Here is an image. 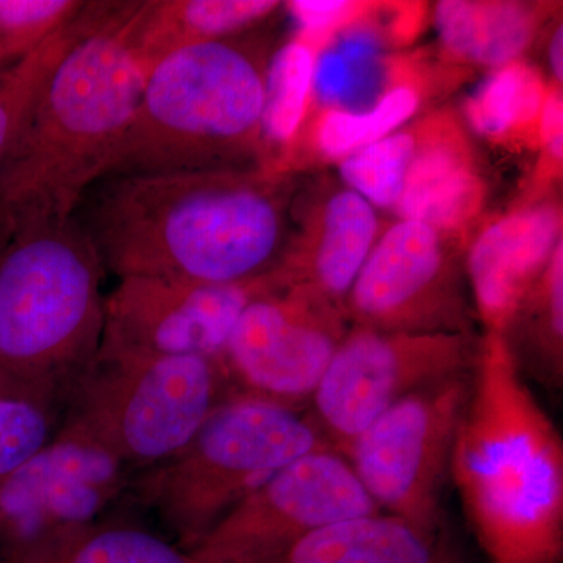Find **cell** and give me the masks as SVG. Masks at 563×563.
Returning a JSON list of instances; mask_svg holds the SVG:
<instances>
[{"instance_id":"1","label":"cell","mask_w":563,"mask_h":563,"mask_svg":"<svg viewBox=\"0 0 563 563\" xmlns=\"http://www.w3.org/2000/svg\"><path fill=\"white\" fill-rule=\"evenodd\" d=\"M296 191L269 165L106 177L74 218L118 279L244 284L279 268Z\"/></svg>"},{"instance_id":"2","label":"cell","mask_w":563,"mask_h":563,"mask_svg":"<svg viewBox=\"0 0 563 563\" xmlns=\"http://www.w3.org/2000/svg\"><path fill=\"white\" fill-rule=\"evenodd\" d=\"M451 479L488 563L562 562V437L499 333L479 339Z\"/></svg>"},{"instance_id":"3","label":"cell","mask_w":563,"mask_h":563,"mask_svg":"<svg viewBox=\"0 0 563 563\" xmlns=\"http://www.w3.org/2000/svg\"><path fill=\"white\" fill-rule=\"evenodd\" d=\"M139 2L114 3L41 88L0 165V214L10 239L29 225L70 220L106 176L147 77L131 43Z\"/></svg>"},{"instance_id":"4","label":"cell","mask_w":563,"mask_h":563,"mask_svg":"<svg viewBox=\"0 0 563 563\" xmlns=\"http://www.w3.org/2000/svg\"><path fill=\"white\" fill-rule=\"evenodd\" d=\"M273 57L268 41L246 33L187 47L157 63L102 179L266 165L262 152Z\"/></svg>"},{"instance_id":"5","label":"cell","mask_w":563,"mask_h":563,"mask_svg":"<svg viewBox=\"0 0 563 563\" xmlns=\"http://www.w3.org/2000/svg\"><path fill=\"white\" fill-rule=\"evenodd\" d=\"M103 274L74 217L11 235L0 250V379L65 402L101 346Z\"/></svg>"},{"instance_id":"6","label":"cell","mask_w":563,"mask_h":563,"mask_svg":"<svg viewBox=\"0 0 563 563\" xmlns=\"http://www.w3.org/2000/svg\"><path fill=\"white\" fill-rule=\"evenodd\" d=\"M322 448L332 446L307 410L233 395L176 454L133 474L124 496L192 551L269 477Z\"/></svg>"},{"instance_id":"7","label":"cell","mask_w":563,"mask_h":563,"mask_svg":"<svg viewBox=\"0 0 563 563\" xmlns=\"http://www.w3.org/2000/svg\"><path fill=\"white\" fill-rule=\"evenodd\" d=\"M233 395L218 358L162 354L103 335L66 391L58 431L99 444L136 474L181 450Z\"/></svg>"},{"instance_id":"8","label":"cell","mask_w":563,"mask_h":563,"mask_svg":"<svg viewBox=\"0 0 563 563\" xmlns=\"http://www.w3.org/2000/svg\"><path fill=\"white\" fill-rule=\"evenodd\" d=\"M472 372L406 396L347 448L344 457L379 512L443 531V490Z\"/></svg>"},{"instance_id":"9","label":"cell","mask_w":563,"mask_h":563,"mask_svg":"<svg viewBox=\"0 0 563 563\" xmlns=\"http://www.w3.org/2000/svg\"><path fill=\"white\" fill-rule=\"evenodd\" d=\"M479 339L351 325L318 384L307 413L339 453L406 396L470 373Z\"/></svg>"},{"instance_id":"10","label":"cell","mask_w":563,"mask_h":563,"mask_svg":"<svg viewBox=\"0 0 563 563\" xmlns=\"http://www.w3.org/2000/svg\"><path fill=\"white\" fill-rule=\"evenodd\" d=\"M463 244L428 224L398 220L380 233L344 301L350 325L474 335Z\"/></svg>"},{"instance_id":"11","label":"cell","mask_w":563,"mask_h":563,"mask_svg":"<svg viewBox=\"0 0 563 563\" xmlns=\"http://www.w3.org/2000/svg\"><path fill=\"white\" fill-rule=\"evenodd\" d=\"M350 328L342 307L274 280L247 303L222 352L233 393L307 410Z\"/></svg>"},{"instance_id":"12","label":"cell","mask_w":563,"mask_h":563,"mask_svg":"<svg viewBox=\"0 0 563 563\" xmlns=\"http://www.w3.org/2000/svg\"><path fill=\"white\" fill-rule=\"evenodd\" d=\"M377 512L350 461L322 448L269 477L190 553L201 563L257 562L325 526Z\"/></svg>"},{"instance_id":"13","label":"cell","mask_w":563,"mask_h":563,"mask_svg":"<svg viewBox=\"0 0 563 563\" xmlns=\"http://www.w3.org/2000/svg\"><path fill=\"white\" fill-rule=\"evenodd\" d=\"M133 473L99 444L55 432L38 454L0 477L2 559L55 533L102 518Z\"/></svg>"},{"instance_id":"14","label":"cell","mask_w":563,"mask_h":563,"mask_svg":"<svg viewBox=\"0 0 563 563\" xmlns=\"http://www.w3.org/2000/svg\"><path fill=\"white\" fill-rule=\"evenodd\" d=\"M273 284V273L228 285L122 277L106 298L103 335L162 354H201L221 361L240 314Z\"/></svg>"},{"instance_id":"15","label":"cell","mask_w":563,"mask_h":563,"mask_svg":"<svg viewBox=\"0 0 563 563\" xmlns=\"http://www.w3.org/2000/svg\"><path fill=\"white\" fill-rule=\"evenodd\" d=\"M379 231L376 209L346 185L324 180L298 188L290 242L274 279L343 309Z\"/></svg>"},{"instance_id":"16","label":"cell","mask_w":563,"mask_h":563,"mask_svg":"<svg viewBox=\"0 0 563 563\" xmlns=\"http://www.w3.org/2000/svg\"><path fill=\"white\" fill-rule=\"evenodd\" d=\"M562 207L532 201L485 225L466 250L465 273L484 333H503L562 244Z\"/></svg>"},{"instance_id":"17","label":"cell","mask_w":563,"mask_h":563,"mask_svg":"<svg viewBox=\"0 0 563 563\" xmlns=\"http://www.w3.org/2000/svg\"><path fill=\"white\" fill-rule=\"evenodd\" d=\"M415 133L417 151L396 214L462 244L487 198L470 136L451 111L424 118L415 124Z\"/></svg>"},{"instance_id":"18","label":"cell","mask_w":563,"mask_h":563,"mask_svg":"<svg viewBox=\"0 0 563 563\" xmlns=\"http://www.w3.org/2000/svg\"><path fill=\"white\" fill-rule=\"evenodd\" d=\"M252 563H461V559L443 531H424L377 512L325 526Z\"/></svg>"},{"instance_id":"19","label":"cell","mask_w":563,"mask_h":563,"mask_svg":"<svg viewBox=\"0 0 563 563\" xmlns=\"http://www.w3.org/2000/svg\"><path fill=\"white\" fill-rule=\"evenodd\" d=\"M280 9L276 0H140L131 43L150 74L187 47L246 35Z\"/></svg>"},{"instance_id":"20","label":"cell","mask_w":563,"mask_h":563,"mask_svg":"<svg viewBox=\"0 0 563 563\" xmlns=\"http://www.w3.org/2000/svg\"><path fill=\"white\" fill-rule=\"evenodd\" d=\"M543 20V7L529 2L443 0L433 7V24L446 54L483 68L520 60Z\"/></svg>"},{"instance_id":"21","label":"cell","mask_w":563,"mask_h":563,"mask_svg":"<svg viewBox=\"0 0 563 563\" xmlns=\"http://www.w3.org/2000/svg\"><path fill=\"white\" fill-rule=\"evenodd\" d=\"M2 563H201L146 526L99 520L47 537Z\"/></svg>"},{"instance_id":"22","label":"cell","mask_w":563,"mask_h":563,"mask_svg":"<svg viewBox=\"0 0 563 563\" xmlns=\"http://www.w3.org/2000/svg\"><path fill=\"white\" fill-rule=\"evenodd\" d=\"M518 369L548 391L563 387V243L499 333Z\"/></svg>"},{"instance_id":"23","label":"cell","mask_w":563,"mask_h":563,"mask_svg":"<svg viewBox=\"0 0 563 563\" xmlns=\"http://www.w3.org/2000/svg\"><path fill=\"white\" fill-rule=\"evenodd\" d=\"M114 2H87L76 20L55 32L27 57L0 70V165L24 128L41 88L73 46L107 20Z\"/></svg>"},{"instance_id":"24","label":"cell","mask_w":563,"mask_h":563,"mask_svg":"<svg viewBox=\"0 0 563 563\" xmlns=\"http://www.w3.org/2000/svg\"><path fill=\"white\" fill-rule=\"evenodd\" d=\"M548 87L542 74L525 62H514L495 73L465 102L473 131L492 141L533 140L539 144V122Z\"/></svg>"},{"instance_id":"25","label":"cell","mask_w":563,"mask_h":563,"mask_svg":"<svg viewBox=\"0 0 563 563\" xmlns=\"http://www.w3.org/2000/svg\"><path fill=\"white\" fill-rule=\"evenodd\" d=\"M421 95L412 85H393L372 109L322 110L314 124L313 141L321 157L339 163L347 155L399 131L420 109Z\"/></svg>"},{"instance_id":"26","label":"cell","mask_w":563,"mask_h":563,"mask_svg":"<svg viewBox=\"0 0 563 563\" xmlns=\"http://www.w3.org/2000/svg\"><path fill=\"white\" fill-rule=\"evenodd\" d=\"M63 402L55 396L0 379V477L13 473L54 439Z\"/></svg>"},{"instance_id":"27","label":"cell","mask_w":563,"mask_h":563,"mask_svg":"<svg viewBox=\"0 0 563 563\" xmlns=\"http://www.w3.org/2000/svg\"><path fill=\"white\" fill-rule=\"evenodd\" d=\"M417 151L415 125L347 155L336 163L342 184L374 209L395 211Z\"/></svg>"},{"instance_id":"28","label":"cell","mask_w":563,"mask_h":563,"mask_svg":"<svg viewBox=\"0 0 563 563\" xmlns=\"http://www.w3.org/2000/svg\"><path fill=\"white\" fill-rule=\"evenodd\" d=\"M314 76L317 57L303 41L287 44L274 54L266 85L265 136L285 141L299 131Z\"/></svg>"},{"instance_id":"29","label":"cell","mask_w":563,"mask_h":563,"mask_svg":"<svg viewBox=\"0 0 563 563\" xmlns=\"http://www.w3.org/2000/svg\"><path fill=\"white\" fill-rule=\"evenodd\" d=\"M77 0H0V70L27 57L79 16Z\"/></svg>"},{"instance_id":"30","label":"cell","mask_w":563,"mask_h":563,"mask_svg":"<svg viewBox=\"0 0 563 563\" xmlns=\"http://www.w3.org/2000/svg\"><path fill=\"white\" fill-rule=\"evenodd\" d=\"M292 16L306 33L303 43L313 51L320 49L332 38L333 33L350 27L363 20L372 10V3L347 2V0H302L291 2Z\"/></svg>"},{"instance_id":"31","label":"cell","mask_w":563,"mask_h":563,"mask_svg":"<svg viewBox=\"0 0 563 563\" xmlns=\"http://www.w3.org/2000/svg\"><path fill=\"white\" fill-rule=\"evenodd\" d=\"M539 144L543 150L540 174L555 177L562 173L563 161V102L562 90L558 85L548 87L542 114L539 122Z\"/></svg>"},{"instance_id":"32","label":"cell","mask_w":563,"mask_h":563,"mask_svg":"<svg viewBox=\"0 0 563 563\" xmlns=\"http://www.w3.org/2000/svg\"><path fill=\"white\" fill-rule=\"evenodd\" d=\"M548 62H550L551 74H553L554 85L562 87L563 80V29L562 24L554 29L548 46Z\"/></svg>"},{"instance_id":"33","label":"cell","mask_w":563,"mask_h":563,"mask_svg":"<svg viewBox=\"0 0 563 563\" xmlns=\"http://www.w3.org/2000/svg\"><path fill=\"white\" fill-rule=\"evenodd\" d=\"M10 240V231L7 228V222L3 220L2 214H0V250L5 246V243Z\"/></svg>"}]
</instances>
